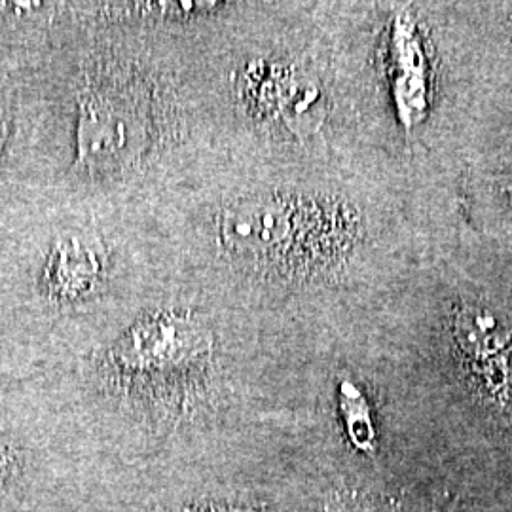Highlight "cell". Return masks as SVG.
Listing matches in <instances>:
<instances>
[{"label":"cell","instance_id":"4","mask_svg":"<svg viewBox=\"0 0 512 512\" xmlns=\"http://www.w3.org/2000/svg\"><path fill=\"white\" fill-rule=\"evenodd\" d=\"M156 512H268L264 507L253 505H234V503H192L173 509H158Z\"/></svg>","mask_w":512,"mask_h":512},{"label":"cell","instance_id":"1","mask_svg":"<svg viewBox=\"0 0 512 512\" xmlns=\"http://www.w3.org/2000/svg\"><path fill=\"white\" fill-rule=\"evenodd\" d=\"M461 368L484 403L512 420V310L463 298L452 319Z\"/></svg>","mask_w":512,"mask_h":512},{"label":"cell","instance_id":"3","mask_svg":"<svg viewBox=\"0 0 512 512\" xmlns=\"http://www.w3.org/2000/svg\"><path fill=\"white\" fill-rule=\"evenodd\" d=\"M340 408L346 421L349 440L361 452H374L376 448V431L370 420V410L363 393L349 382L340 387Z\"/></svg>","mask_w":512,"mask_h":512},{"label":"cell","instance_id":"2","mask_svg":"<svg viewBox=\"0 0 512 512\" xmlns=\"http://www.w3.org/2000/svg\"><path fill=\"white\" fill-rule=\"evenodd\" d=\"M101 275L99 251L86 239H63L48 266V285L57 298L88 293Z\"/></svg>","mask_w":512,"mask_h":512}]
</instances>
